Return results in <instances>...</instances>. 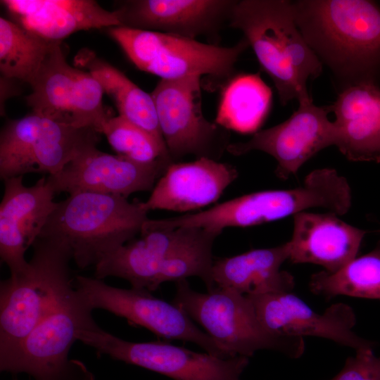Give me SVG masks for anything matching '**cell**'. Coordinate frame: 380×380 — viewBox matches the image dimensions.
I'll return each mask as SVG.
<instances>
[{
  "instance_id": "6da1fadb",
  "label": "cell",
  "mask_w": 380,
  "mask_h": 380,
  "mask_svg": "<svg viewBox=\"0 0 380 380\" xmlns=\"http://www.w3.org/2000/svg\"><path fill=\"white\" fill-rule=\"evenodd\" d=\"M305 42L331 72L338 92L380 86V6L367 0L291 1Z\"/></svg>"
},
{
  "instance_id": "7a4b0ae2",
  "label": "cell",
  "mask_w": 380,
  "mask_h": 380,
  "mask_svg": "<svg viewBox=\"0 0 380 380\" xmlns=\"http://www.w3.org/2000/svg\"><path fill=\"white\" fill-rule=\"evenodd\" d=\"M229 27L239 30L272 79L281 105L311 100L308 82L322 63L305 42L286 0H236Z\"/></svg>"
},
{
  "instance_id": "3957f363",
  "label": "cell",
  "mask_w": 380,
  "mask_h": 380,
  "mask_svg": "<svg viewBox=\"0 0 380 380\" xmlns=\"http://www.w3.org/2000/svg\"><path fill=\"white\" fill-rule=\"evenodd\" d=\"M147 213L143 202L122 196L75 192L57 202L39 236L65 243L77 266L84 269L139 234Z\"/></svg>"
},
{
  "instance_id": "277c9868",
  "label": "cell",
  "mask_w": 380,
  "mask_h": 380,
  "mask_svg": "<svg viewBox=\"0 0 380 380\" xmlns=\"http://www.w3.org/2000/svg\"><path fill=\"white\" fill-rule=\"evenodd\" d=\"M27 270L1 282L0 359L11 354L73 288L68 245L39 236Z\"/></svg>"
},
{
  "instance_id": "5b68a950",
  "label": "cell",
  "mask_w": 380,
  "mask_h": 380,
  "mask_svg": "<svg viewBox=\"0 0 380 380\" xmlns=\"http://www.w3.org/2000/svg\"><path fill=\"white\" fill-rule=\"evenodd\" d=\"M172 303L201 324L230 357H251L260 350L300 357L304 338L278 335L261 323L254 306L245 295L215 287L207 293L192 289L186 279L177 281Z\"/></svg>"
},
{
  "instance_id": "8992f818",
  "label": "cell",
  "mask_w": 380,
  "mask_h": 380,
  "mask_svg": "<svg viewBox=\"0 0 380 380\" xmlns=\"http://www.w3.org/2000/svg\"><path fill=\"white\" fill-rule=\"evenodd\" d=\"M92 310L71 289L11 354L0 359V369L26 373L34 380H94L83 362L68 353L81 329L95 324Z\"/></svg>"
},
{
  "instance_id": "52a82bcc",
  "label": "cell",
  "mask_w": 380,
  "mask_h": 380,
  "mask_svg": "<svg viewBox=\"0 0 380 380\" xmlns=\"http://www.w3.org/2000/svg\"><path fill=\"white\" fill-rule=\"evenodd\" d=\"M108 32L137 68L163 80L208 75L229 80L239 56L249 47L245 38L225 47L126 27H110Z\"/></svg>"
},
{
  "instance_id": "ba28073f",
  "label": "cell",
  "mask_w": 380,
  "mask_h": 380,
  "mask_svg": "<svg viewBox=\"0 0 380 380\" xmlns=\"http://www.w3.org/2000/svg\"><path fill=\"white\" fill-rule=\"evenodd\" d=\"M97 131L32 113L8 122L0 135L2 180L27 173L53 175L84 151L96 146Z\"/></svg>"
},
{
  "instance_id": "9c48e42d",
  "label": "cell",
  "mask_w": 380,
  "mask_h": 380,
  "mask_svg": "<svg viewBox=\"0 0 380 380\" xmlns=\"http://www.w3.org/2000/svg\"><path fill=\"white\" fill-rule=\"evenodd\" d=\"M201 77L160 79L151 93L173 163L187 156L217 160L230 144L229 129L208 121L203 113Z\"/></svg>"
},
{
  "instance_id": "30bf717a",
  "label": "cell",
  "mask_w": 380,
  "mask_h": 380,
  "mask_svg": "<svg viewBox=\"0 0 380 380\" xmlns=\"http://www.w3.org/2000/svg\"><path fill=\"white\" fill-rule=\"evenodd\" d=\"M77 340L95 348L98 353L174 380H241L249 363L246 356L223 359L161 341H125L103 331L96 324L78 331Z\"/></svg>"
},
{
  "instance_id": "8fae6325",
  "label": "cell",
  "mask_w": 380,
  "mask_h": 380,
  "mask_svg": "<svg viewBox=\"0 0 380 380\" xmlns=\"http://www.w3.org/2000/svg\"><path fill=\"white\" fill-rule=\"evenodd\" d=\"M73 284L92 310H108L159 337L191 342L213 355L223 359L232 357L184 312L172 303L153 296L147 290L115 288L101 279L81 275L75 277Z\"/></svg>"
},
{
  "instance_id": "7c38bea8",
  "label": "cell",
  "mask_w": 380,
  "mask_h": 380,
  "mask_svg": "<svg viewBox=\"0 0 380 380\" xmlns=\"http://www.w3.org/2000/svg\"><path fill=\"white\" fill-rule=\"evenodd\" d=\"M331 112L330 106H317L312 99L299 102L286 120L255 132L247 141L230 144L227 151L234 156L265 152L277 162L276 175L286 179L317 153L334 146L335 129L328 118Z\"/></svg>"
},
{
  "instance_id": "4fadbf2b",
  "label": "cell",
  "mask_w": 380,
  "mask_h": 380,
  "mask_svg": "<svg viewBox=\"0 0 380 380\" xmlns=\"http://www.w3.org/2000/svg\"><path fill=\"white\" fill-rule=\"evenodd\" d=\"M246 296L261 323L274 334L323 338L355 351L374 347L353 331L356 316L348 304L334 303L319 313L292 292Z\"/></svg>"
},
{
  "instance_id": "5bb4252c",
  "label": "cell",
  "mask_w": 380,
  "mask_h": 380,
  "mask_svg": "<svg viewBox=\"0 0 380 380\" xmlns=\"http://www.w3.org/2000/svg\"><path fill=\"white\" fill-rule=\"evenodd\" d=\"M171 163L165 160L140 163L94 146L46 179L56 194L85 191L127 198L135 192L153 190Z\"/></svg>"
},
{
  "instance_id": "9a60e30c",
  "label": "cell",
  "mask_w": 380,
  "mask_h": 380,
  "mask_svg": "<svg viewBox=\"0 0 380 380\" xmlns=\"http://www.w3.org/2000/svg\"><path fill=\"white\" fill-rule=\"evenodd\" d=\"M205 232L197 227L158 228L148 219L139 239L128 241L95 265V278L117 277L128 281L132 288L155 291L173 255Z\"/></svg>"
},
{
  "instance_id": "2e32d148",
  "label": "cell",
  "mask_w": 380,
  "mask_h": 380,
  "mask_svg": "<svg viewBox=\"0 0 380 380\" xmlns=\"http://www.w3.org/2000/svg\"><path fill=\"white\" fill-rule=\"evenodd\" d=\"M23 177L3 180L0 204V256L13 277L27 270L25 252L39 238L57 204L46 177L31 186L23 184Z\"/></svg>"
},
{
  "instance_id": "e0dca14e",
  "label": "cell",
  "mask_w": 380,
  "mask_h": 380,
  "mask_svg": "<svg viewBox=\"0 0 380 380\" xmlns=\"http://www.w3.org/2000/svg\"><path fill=\"white\" fill-rule=\"evenodd\" d=\"M236 0H132L115 11L120 27L196 39L229 26ZM120 27V26H119Z\"/></svg>"
},
{
  "instance_id": "ac0fdd59",
  "label": "cell",
  "mask_w": 380,
  "mask_h": 380,
  "mask_svg": "<svg viewBox=\"0 0 380 380\" xmlns=\"http://www.w3.org/2000/svg\"><path fill=\"white\" fill-rule=\"evenodd\" d=\"M238 175L234 166L208 158L172 163L143 205L148 212L192 211L217 201Z\"/></svg>"
},
{
  "instance_id": "d6986e66",
  "label": "cell",
  "mask_w": 380,
  "mask_h": 380,
  "mask_svg": "<svg viewBox=\"0 0 380 380\" xmlns=\"http://www.w3.org/2000/svg\"><path fill=\"white\" fill-rule=\"evenodd\" d=\"M301 197L295 189L265 190L218 203L203 211L165 218L151 219L158 228L197 227L221 234L232 227H246L296 214Z\"/></svg>"
},
{
  "instance_id": "ffe728a7",
  "label": "cell",
  "mask_w": 380,
  "mask_h": 380,
  "mask_svg": "<svg viewBox=\"0 0 380 380\" xmlns=\"http://www.w3.org/2000/svg\"><path fill=\"white\" fill-rule=\"evenodd\" d=\"M365 234L330 212L298 213L293 215V233L288 241L289 260L336 272L357 257Z\"/></svg>"
},
{
  "instance_id": "44dd1931",
  "label": "cell",
  "mask_w": 380,
  "mask_h": 380,
  "mask_svg": "<svg viewBox=\"0 0 380 380\" xmlns=\"http://www.w3.org/2000/svg\"><path fill=\"white\" fill-rule=\"evenodd\" d=\"M335 143L349 160L380 163V86L362 83L338 92L330 105Z\"/></svg>"
},
{
  "instance_id": "7402d4cb",
  "label": "cell",
  "mask_w": 380,
  "mask_h": 380,
  "mask_svg": "<svg viewBox=\"0 0 380 380\" xmlns=\"http://www.w3.org/2000/svg\"><path fill=\"white\" fill-rule=\"evenodd\" d=\"M14 21L50 41L61 42L72 33L119 27L117 11L93 0H3Z\"/></svg>"
},
{
  "instance_id": "603a6c76",
  "label": "cell",
  "mask_w": 380,
  "mask_h": 380,
  "mask_svg": "<svg viewBox=\"0 0 380 380\" xmlns=\"http://www.w3.org/2000/svg\"><path fill=\"white\" fill-rule=\"evenodd\" d=\"M289 251L287 241L278 246L253 249L214 260L212 277L215 286L245 296L291 292L294 277L281 270L289 260Z\"/></svg>"
},
{
  "instance_id": "cb8c5ba5",
  "label": "cell",
  "mask_w": 380,
  "mask_h": 380,
  "mask_svg": "<svg viewBox=\"0 0 380 380\" xmlns=\"http://www.w3.org/2000/svg\"><path fill=\"white\" fill-rule=\"evenodd\" d=\"M75 61L87 69L100 83L103 92L112 98L119 115L165 144L151 94L143 91L123 72L88 49H82Z\"/></svg>"
},
{
  "instance_id": "d4e9b609",
  "label": "cell",
  "mask_w": 380,
  "mask_h": 380,
  "mask_svg": "<svg viewBox=\"0 0 380 380\" xmlns=\"http://www.w3.org/2000/svg\"><path fill=\"white\" fill-rule=\"evenodd\" d=\"M77 70L66 61L61 42H55L30 84L25 100L32 112L70 124Z\"/></svg>"
},
{
  "instance_id": "484cf974",
  "label": "cell",
  "mask_w": 380,
  "mask_h": 380,
  "mask_svg": "<svg viewBox=\"0 0 380 380\" xmlns=\"http://www.w3.org/2000/svg\"><path fill=\"white\" fill-rule=\"evenodd\" d=\"M271 101L272 91L259 73L233 77L222 93L215 122L229 130L256 132Z\"/></svg>"
},
{
  "instance_id": "4316f807",
  "label": "cell",
  "mask_w": 380,
  "mask_h": 380,
  "mask_svg": "<svg viewBox=\"0 0 380 380\" xmlns=\"http://www.w3.org/2000/svg\"><path fill=\"white\" fill-rule=\"evenodd\" d=\"M56 42L0 18V70L8 79L31 84Z\"/></svg>"
},
{
  "instance_id": "83f0119b",
  "label": "cell",
  "mask_w": 380,
  "mask_h": 380,
  "mask_svg": "<svg viewBox=\"0 0 380 380\" xmlns=\"http://www.w3.org/2000/svg\"><path fill=\"white\" fill-rule=\"evenodd\" d=\"M309 288L313 293L327 298L347 296L380 300V253L374 249L356 257L336 272L315 273Z\"/></svg>"
},
{
  "instance_id": "f1b7e54d",
  "label": "cell",
  "mask_w": 380,
  "mask_h": 380,
  "mask_svg": "<svg viewBox=\"0 0 380 380\" xmlns=\"http://www.w3.org/2000/svg\"><path fill=\"white\" fill-rule=\"evenodd\" d=\"M101 133L119 156L140 163H173L165 144L120 115L110 116L103 123Z\"/></svg>"
},
{
  "instance_id": "f546056e",
  "label": "cell",
  "mask_w": 380,
  "mask_h": 380,
  "mask_svg": "<svg viewBox=\"0 0 380 380\" xmlns=\"http://www.w3.org/2000/svg\"><path fill=\"white\" fill-rule=\"evenodd\" d=\"M341 370L330 380H380V357L369 348L355 351Z\"/></svg>"
},
{
  "instance_id": "4dcf8cb0",
  "label": "cell",
  "mask_w": 380,
  "mask_h": 380,
  "mask_svg": "<svg viewBox=\"0 0 380 380\" xmlns=\"http://www.w3.org/2000/svg\"><path fill=\"white\" fill-rule=\"evenodd\" d=\"M375 249L380 253V244Z\"/></svg>"
}]
</instances>
